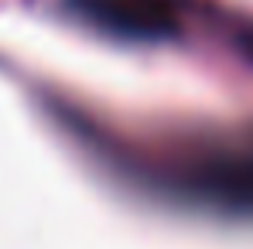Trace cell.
Wrapping results in <instances>:
<instances>
[{
    "label": "cell",
    "instance_id": "6da1fadb",
    "mask_svg": "<svg viewBox=\"0 0 253 249\" xmlns=\"http://www.w3.org/2000/svg\"><path fill=\"white\" fill-rule=\"evenodd\" d=\"M174 195L222 215H253V130L226 133L178 157L168 174Z\"/></svg>",
    "mask_w": 253,
    "mask_h": 249
},
{
    "label": "cell",
    "instance_id": "7a4b0ae2",
    "mask_svg": "<svg viewBox=\"0 0 253 249\" xmlns=\"http://www.w3.org/2000/svg\"><path fill=\"white\" fill-rule=\"evenodd\" d=\"M65 7L85 28L120 41H165L178 31L171 0H65Z\"/></svg>",
    "mask_w": 253,
    "mask_h": 249
}]
</instances>
